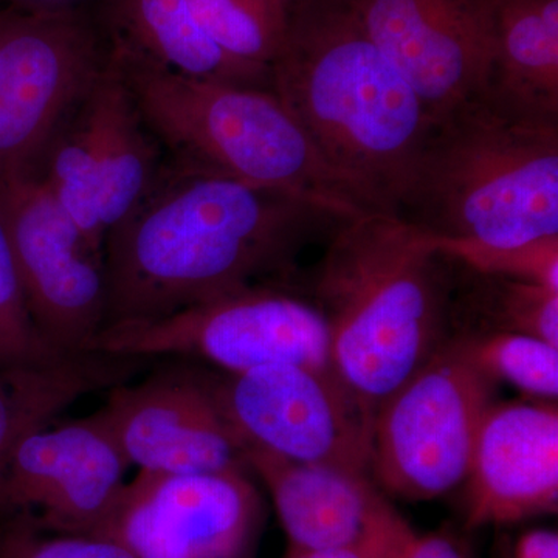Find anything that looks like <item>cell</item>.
Wrapping results in <instances>:
<instances>
[{
	"label": "cell",
	"mask_w": 558,
	"mask_h": 558,
	"mask_svg": "<svg viewBox=\"0 0 558 558\" xmlns=\"http://www.w3.org/2000/svg\"><path fill=\"white\" fill-rule=\"evenodd\" d=\"M512 558H558V535L550 529L524 532L513 548Z\"/></svg>",
	"instance_id": "29"
},
{
	"label": "cell",
	"mask_w": 558,
	"mask_h": 558,
	"mask_svg": "<svg viewBox=\"0 0 558 558\" xmlns=\"http://www.w3.org/2000/svg\"><path fill=\"white\" fill-rule=\"evenodd\" d=\"M0 209L40 339L57 354H86L105 328V245L76 226L39 175L0 179Z\"/></svg>",
	"instance_id": "10"
},
{
	"label": "cell",
	"mask_w": 558,
	"mask_h": 558,
	"mask_svg": "<svg viewBox=\"0 0 558 558\" xmlns=\"http://www.w3.org/2000/svg\"><path fill=\"white\" fill-rule=\"evenodd\" d=\"M271 2H274L275 5L279 7V9H281L286 13V10H288L289 7L292 5L293 2H295V0H271Z\"/></svg>",
	"instance_id": "31"
},
{
	"label": "cell",
	"mask_w": 558,
	"mask_h": 558,
	"mask_svg": "<svg viewBox=\"0 0 558 558\" xmlns=\"http://www.w3.org/2000/svg\"><path fill=\"white\" fill-rule=\"evenodd\" d=\"M271 89L368 213L398 216L433 117L355 0H295Z\"/></svg>",
	"instance_id": "2"
},
{
	"label": "cell",
	"mask_w": 558,
	"mask_h": 558,
	"mask_svg": "<svg viewBox=\"0 0 558 558\" xmlns=\"http://www.w3.org/2000/svg\"><path fill=\"white\" fill-rule=\"evenodd\" d=\"M135 362L81 354L44 365L0 369V484L22 440L47 427L87 392L106 385L116 387Z\"/></svg>",
	"instance_id": "20"
},
{
	"label": "cell",
	"mask_w": 558,
	"mask_h": 558,
	"mask_svg": "<svg viewBox=\"0 0 558 558\" xmlns=\"http://www.w3.org/2000/svg\"><path fill=\"white\" fill-rule=\"evenodd\" d=\"M208 379L244 449L369 475L373 425L336 374L271 365Z\"/></svg>",
	"instance_id": "11"
},
{
	"label": "cell",
	"mask_w": 558,
	"mask_h": 558,
	"mask_svg": "<svg viewBox=\"0 0 558 558\" xmlns=\"http://www.w3.org/2000/svg\"><path fill=\"white\" fill-rule=\"evenodd\" d=\"M392 558H468L453 539L442 534L414 532Z\"/></svg>",
	"instance_id": "28"
},
{
	"label": "cell",
	"mask_w": 558,
	"mask_h": 558,
	"mask_svg": "<svg viewBox=\"0 0 558 558\" xmlns=\"http://www.w3.org/2000/svg\"><path fill=\"white\" fill-rule=\"evenodd\" d=\"M453 260L399 216L363 213L330 234L307 296L328 323L333 366L374 424L450 337Z\"/></svg>",
	"instance_id": "3"
},
{
	"label": "cell",
	"mask_w": 558,
	"mask_h": 558,
	"mask_svg": "<svg viewBox=\"0 0 558 558\" xmlns=\"http://www.w3.org/2000/svg\"><path fill=\"white\" fill-rule=\"evenodd\" d=\"M428 240L440 255L470 270L558 290V236L517 245H486L429 234Z\"/></svg>",
	"instance_id": "24"
},
{
	"label": "cell",
	"mask_w": 558,
	"mask_h": 558,
	"mask_svg": "<svg viewBox=\"0 0 558 558\" xmlns=\"http://www.w3.org/2000/svg\"><path fill=\"white\" fill-rule=\"evenodd\" d=\"M498 381L450 336L377 411L369 475L385 494L429 501L464 483Z\"/></svg>",
	"instance_id": "7"
},
{
	"label": "cell",
	"mask_w": 558,
	"mask_h": 558,
	"mask_svg": "<svg viewBox=\"0 0 558 558\" xmlns=\"http://www.w3.org/2000/svg\"><path fill=\"white\" fill-rule=\"evenodd\" d=\"M414 534L409 523L348 548L292 550L282 558H392Z\"/></svg>",
	"instance_id": "27"
},
{
	"label": "cell",
	"mask_w": 558,
	"mask_h": 558,
	"mask_svg": "<svg viewBox=\"0 0 558 558\" xmlns=\"http://www.w3.org/2000/svg\"><path fill=\"white\" fill-rule=\"evenodd\" d=\"M469 529L506 526L558 509V410L553 402L494 403L464 480Z\"/></svg>",
	"instance_id": "16"
},
{
	"label": "cell",
	"mask_w": 558,
	"mask_h": 558,
	"mask_svg": "<svg viewBox=\"0 0 558 558\" xmlns=\"http://www.w3.org/2000/svg\"><path fill=\"white\" fill-rule=\"evenodd\" d=\"M492 379L508 381L535 398L558 396V347L520 333L453 336Z\"/></svg>",
	"instance_id": "23"
},
{
	"label": "cell",
	"mask_w": 558,
	"mask_h": 558,
	"mask_svg": "<svg viewBox=\"0 0 558 558\" xmlns=\"http://www.w3.org/2000/svg\"><path fill=\"white\" fill-rule=\"evenodd\" d=\"M10 7L20 10H60L78 5L80 0H7Z\"/></svg>",
	"instance_id": "30"
},
{
	"label": "cell",
	"mask_w": 558,
	"mask_h": 558,
	"mask_svg": "<svg viewBox=\"0 0 558 558\" xmlns=\"http://www.w3.org/2000/svg\"><path fill=\"white\" fill-rule=\"evenodd\" d=\"M209 39L236 60L270 68L284 36L286 13L271 0H186Z\"/></svg>",
	"instance_id": "22"
},
{
	"label": "cell",
	"mask_w": 558,
	"mask_h": 558,
	"mask_svg": "<svg viewBox=\"0 0 558 558\" xmlns=\"http://www.w3.org/2000/svg\"><path fill=\"white\" fill-rule=\"evenodd\" d=\"M97 21L109 49L126 60L191 78L271 89L270 68L236 60L216 46L186 0H101Z\"/></svg>",
	"instance_id": "18"
},
{
	"label": "cell",
	"mask_w": 558,
	"mask_h": 558,
	"mask_svg": "<svg viewBox=\"0 0 558 558\" xmlns=\"http://www.w3.org/2000/svg\"><path fill=\"white\" fill-rule=\"evenodd\" d=\"M70 357L51 351L33 325L0 209V369L44 365Z\"/></svg>",
	"instance_id": "25"
},
{
	"label": "cell",
	"mask_w": 558,
	"mask_h": 558,
	"mask_svg": "<svg viewBox=\"0 0 558 558\" xmlns=\"http://www.w3.org/2000/svg\"><path fill=\"white\" fill-rule=\"evenodd\" d=\"M360 20L433 119L486 90L492 0H355Z\"/></svg>",
	"instance_id": "14"
},
{
	"label": "cell",
	"mask_w": 558,
	"mask_h": 558,
	"mask_svg": "<svg viewBox=\"0 0 558 558\" xmlns=\"http://www.w3.org/2000/svg\"><path fill=\"white\" fill-rule=\"evenodd\" d=\"M101 411L128 462L140 472L248 470L207 371L174 366L137 385L117 384Z\"/></svg>",
	"instance_id": "15"
},
{
	"label": "cell",
	"mask_w": 558,
	"mask_h": 558,
	"mask_svg": "<svg viewBox=\"0 0 558 558\" xmlns=\"http://www.w3.org/2000/svg\"><path fill=\"white\" fill-rule=\"evenodd\" d=\"M399 218L435 238L517 245L558 236V123L486 94L433 119Z\"/></svg>",
	"instance_id": "4"
},
{
	"label": "cell",
	"mask_w": 558,
	"mask_h": 558,
	"mask_svg": "<svg viewBox=\"0 0 558 558\" xmlns=\"http://www.w3.org/2000/svg\"><path fill=\"white\" fill-rule=\"evenodd\" d=\"M454 264L450 336L520 333L558 347V290Z\"/></svg>",
	"instance_id": "21"
},
{
	"label": "cell",
	"mask_w": 558,
	"mask_h": 558,
	"mask_svg": "<svg viewBox=\"0 0 558 558\" xmlns=\"http://www.w3.org/2000/svg\"><path fill=\"white\" fill-rule=\"evenodd\" d=\"M0 558H135L98 535L49 534L25 515L0 521Z\"/></svg>",
	"instance_id": "26"
},
{
	"label": "cell",
	"mask_w": 558,
	"mask_h": 558,
	"mask_svg": "<svg viewBox=\"0 0 558 558\" xmlns=\"http://www.w3.org/2000/svg\"><path fill=\"white\" fill-rule=\"evenodd\" d=\"M165 168L160 143L109 50L108 64L51 142L38 175L76 226L105 245Z\"/></svg>",
	"instance_id": "9"
},
{
	"label": "cell",
	"mask_w": 558,
	"mask_h": 558,
	"mask_svg": "<svg viewBox=\"0 0 558 558\" xmlns=\"http://www.w3.org/2000/svg\"><path fill=\"white\" fill-rule=\"evenodd\" d=\"M349 218L292 191L165 168L106 238L105 328L167 317L247 286L289 284L301 250Z\"/></svg>",
	"instance_id": "1"
},
{
	"label": "cell",
	"mask_w": 558,
	"mask_h": 558,
	"mask_svg": "<svg viewBox=\"0 0 558 558\" xmlns=\"http://www.w3.org/2000/svg\"><path fill=\"white\" fill-rule=\"evenodd\" d=\"M131 468L102 411L22 440L0 484V521L25 515L49 534L94 535Z\"/></svg>",
	"instance_id": "13"
},
{
	"label": "cell",
	"mask_w": 558,
	"mask_h": 558,
	"mask_svg": "<svg viewBox=\"0 0 558 558\" xmlns=\"http://www.w3.org/2000/svg\"><path fill=\"white\" fill-rule=\"evenodd\" d=\"M266 508L248 470L140 472L94 535L135 558H256Z\"/></svg>",
	"instance_id": "12"
},
{
	"label": "cell",
	"mask_w": 558,
	"mask_h": 558,
	"mask_svg": "<svg viewBox=\"0 0 558 558\" xmlns=\"http://www.w3.org/2000/svg\"><path fill=\"white\" fill-rule=\"evenodd\" d=\"M108 60L97 17L80 5L0 9V179L38 174Z\"/></svg>",
	"instance_id": "8"
},
{
	"label": "cell",
	"mask_w": 558,
	"mask_h": 558,
	"mask_svg": "<svg viewBox=\"0 0 558 558\" xmlns=\"http://www.w3.org/2000/svg\"><path fill=\"white\" fill-rule=\"evenodd\" d=\"M84 352L201 360L227 374L300 365L339 376L328 323L310 296L288 284L247 286L167 317L108 326Z\"/></svg>",
	"instance_id": "6"
},
{
	"label": "cell",
	"mask_w": 558,
	"mask_h": 558,
	"mask_svg": "<svg viewBox=\"0 0 558 558\" xmlns=\"http://www.w3.org/2000/svg\"><path fill=\"white\" fill-rule=\"evenodd\" d=\"M292 550L348 548L407 524L366 473L290 461L245 447Z\"/></svg>",
	"instance_id": "17"
},
{
	"label": "cell",
	"mask_w": 558,
	"mask_h": 558,
	"mask_svg": "<svg viewBox=\"0 0 558 558\" xmlns=\"http://www.w3.org/2000/svg\"><path fill=\"white\" fill-rule=\"evenodd\" d=\"M110 53L178 167L292 191L349 216L368 213L274 90L191 78Z\"/></svg>",
	"instance_id": "5"
},
{
	"label": "cell",
	"mask_w": 558,
	"mask_h": 558,
	"mask_svg": "<svg viewBox=\"0 0 558 558\" xmlns=\"http://www.w3.org/2000/svg\"><path fill=\"white\" fill-rule=\"evenodd\" d=\"M492 100L558 123V0H492Z\"/></svg>",
	"instance_id": "19"
}]
</instances>
